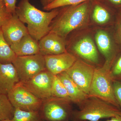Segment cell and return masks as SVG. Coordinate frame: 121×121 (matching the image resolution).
Here are the masks:
<instances>
[{"label":"cell","mask_w":121,"mask_h":121,"mask_svg":"<svg viewBox=\"0 0 121 121\" xmlns=\"http://www.w3.org/2000/svg\"><path fill=\"white\" fill-rule=\"evenodd\" d=\"M59 13L58 8L48 12L41 11L29 0H21L16 9L19 19L27 25L29 34L38 42L50 32L51 24Z\"/></svg>","instance_id":"1"},{"label":"cell","mask_w":121,"mask_h":121,"mask_svg":"<svg viewBox=\"0 0 121 121\" xmlns=\"http://www.w3.org/2000/svg\"><path fill=\"white\" fill-rule=\"evenodd\" d=\"M90 0L63 7L57 19L51 25L50 32L54 33L63 38L66 37L72 31L84 24L90 13Z\"/></svg>","instance_id":"2"},{"label":"cell","mask_w":121,"mask_h":121,"mask_svg":"<svg viewBox=\"0 0 121 121\" xmlns=\"http://www.w3.org/2000/svg\"><path fill=\"white\" fill-rule=\"evenodd\" d=\"M79 110L73 111V121H99L121 114V110L98 98L89 96L78 105Z\"/></svg>","instance_id":"3"},{"label":"cell","mask_w":121,"mask_h":121,"mask_svg":"<svg viewBox=\"0 0 121 121\" xmlns=\"http://www.w3.org/2000/svg\"><path fill=\"white\" fill-rule=\"evenodd\" d=\"M111 62L95 68L89 96L98 98L121 109L115 97L111 71Z\"/></svg>","instance_id":"4"},{"label":"cell","mask_w":121,"mask_h":121,"mask_svg":"<svg viewBox=\"0 0 121 121\" xmlns=\"http://www.w3.org/2000/svg\"><path fill=\"white\" fill-rule=\"evenodd\" d=\"M12 64L17 71L20 82L22 83L46 69L44 56L40 54L17 56Z\"/></svg>","instance_id":"5"},{"label":"cell","mask_w":121,"mask_h":121,"mask_svg":"<svg viewBox=\"0 0 121 121\" xmlns=\"http://www.w3.org/2000/svg\"><path fill=\"white\" fill-rule=\"evenodd\" d=\"M71 102L52 97L43 100L39 112L44 121H66L71 119Z\"/></svg>","instance_id":"6"},{"label":"cell","mask_w":121,"mask_h":121,"mask_svg":"<svg viewBox=\"0 0 121 121\" xmlns=\"http://www.w3.org/2000/svg\"><path fill=\"white\" fill-rule=\"evenodd\" d=\"M15 108L27 111H39L43 101L34 95L21 82L7 94Z\"/></svg>","instance_id":"7"},{"label":"cell","mask_w":121,"mask_h":121,"mask_svg":"<svg viewBox=\"0 0 121 121\" xmlns=\"http://www.w3.org/2000/svg\"><path fill=\"white\" fill-rule=\"evenodd\" d=\"M95 69L92 65L77 59L65 72L80 89L89 95Z\"/></svg>","instance_id":"8"},{"label":"cell","mask_w":121,"mask_h":121,"mask_svg":"<svg viewBox=\"0 0 121 121\" xmlns=\"http://www.w3.org/2000/svg\"><path fill=\"white\" fill-rule=\"evenodd\" d=\"M54 76L46 69L28 82L22 83L34 95L43 101L52 97V88Z\"/></svg>","instance_id":"9"},{"label":"cell","mask_w":121,"mask_h":121,"mask_svg":"<svg viewBox=\"0 0 121 121\" xmlns=\"http://www.w3.org/2000/svg\"><path fill=\"white\" fill-rule=\"evenodd\" d=\"M1 28L5 39L10 46L16 43L29 34L27 27L16 13L12 15Z\"/></svg>","instance_id":"10"},{"label":"cell","mask_w":121,"mask_h":121,"mask_svg":"<svg viewBox=\"0 0 121 121\" xmlns=\"http://www.w3.org/2000/svg\"><path fill=\"white\" fill-rule=\"evenodd\" d=\"M44 56L46 69L54 75L67 70L77 59L68 52Z\"/></svg>","instance_id":"11"},{"label":"cell","mask_w":121,"mask_h":121,"mask_svg":"<svg viewBox=\"0 0 121 121\" xmlns=\"http://www.w3.org/2000/svg\"><path fill=\"white\" fill-rule=\"evenodd\" d=\"M39 54L44 56L58 55L68 52L63 37L50 32L39 41Z\"/></svg>","instance_id":"12"},{"label":"cell","mask_w":121,"mask_h":121,"mask_svg":"<svg viewBox=\"0 0 121 121\" xmlns=\"http://www.w3.org/2000/svg\"><path fill=\"white\" fill-rule=\"evenodd\" d=\"M20 82L17 71L12 63H0V94L7 95Z\"/></svg>","instance_id":"13"},{"label":"cell","mask_w":121,"mask_h":121,"mask_svg":"<svg viewBox=\"0 0 121 121\" xmlns=\"http://www.w3.org/2000/svg\"><path fill=\"white\" fill-rule=\"evenodd\" d=\"M10 46L17 56L39 54V42L29 34L25 35L19 41Z\"/></svg>","instance_id":"14"},{"label":"cell","mask_w":121,"mask_h":121,"mask_svg":"<svg viewBox=\"0 0 121 121\" xmlns=\"http://www.w3.org/2000/svg\"><path fill=\"white\" fill-rule=\"evenodd\" d=\"M74 51L88 61L97 63L98 62V54L92 40L85 37L78 41L73 47Z\"/></svg>","instance_id":"15"},{"label":"cell","mask_w":121,"mask_h":121,"mask_svg":"<svg viewBox=\"0 0 121 121\" xmlns=\"http://www.w3.org/2000/svg\"><path fill=\"white\" fill-rule=\"evenodd\" d=\"M64 85L72 102L78 105L84 101L89 95L85 94L66 72L56 75Z\"/></svg>","instance_id":"16"},{"label":"cell","mask_w":121,"mask_h":121,"mask_svg":"<svg viewBox=\"0 0 121 121\" xmlns=\"http://www.w3.org/2000/svg\"><path fill=\"white\" fill-rule=\"evenodd\" d=\"M95 39L99 49L107 59V61H111L112 46L108 34L104 31H99L95 35Z\"/></svg>","instance_id":"17"},{"label":"cell","mask_w":121,"mask_h":121,"mask_svg":"<svg viewBox=\"0 0 121 121\" xmlns=\"http://www.w3.org/2000/svg\"><path fill=\"white\" fill-rule=\"evenodd\" d=\"M94 3H91L90 7L92 8V17L97 23L102 24L108 22L110 18V13L108 9L99 1L94 0Z\"/></svg>","instance_id":"18"},{"label":"cell","mask_w":121,"mask_h":121,"mask_svg":"<svg viewBox=\"0 0 121 121\" xmlns=\"http://www.w3.org/2000/svg\"><path fill=\"white\" fill-rule=\"evenodd\" d=\"M17 56L5 39L0 29V63L4 64L12 63Z\"/></svg>","instance_id":"19"},{"label":"cell","mask_w":121,"mask_h":121,"mask_svg":"<svg viewBox=\"0 0 121 121\" xmlns=\"http://www.w3.org/2000/svg\"><path fill=\"white\" fill-rule=\"evenodd\" d=\"M15 110L7 95L0 94V121L6 119L12 120Z\"/></svg>","instance_id":"20"},{"label":"cell","mask_w":121,"mask_h":121,"mask_svg":"<svg viewBox=\"0 0 121 121\" xmlns=\"http://www.w3.org/2000/svg\"><path fill=\"white\" fill-rule=\"evenodd\" d=\"M52 97L65 99L72 102L67 91L57 75H54L52 88Z\"/></svg>","instance_id":"21"},{"label":"cell","mask_w":121,"mask_h":121,"mask_svg":"<svg viewBox=\"0 0 121 121\" xmlns=\"http://www.w3.org/2000/svg\"><path fill=\"white\" fill-rule=\"evenodd\" d=\"M12 121H43L39 111H27L15 108Z\"/></svg>","instance_id":"22"},{"label":"cell","mask_w":121,"mask_h":121,"mask_svg":"<svg viewBox=\"0 0 121 121\" xmlns=\"http://www.w3.org/2000/svg\"><path fill=\"white\" fill-rule=\"evenodd\" d=\"M90 0H53L51 3L43 7L46 11H50L55 9L69 5H75Z\"/></svg>","instance_id":"23"},{"label":"cell","mask_w":121,"mask_h":121,"mask_svg":"<svg viewBox=\"0 0 121 121\" xmlns=\"http://www.w3.org/2000/svg\"><path fill=\"white\" fill-rule=\"evenodd\" d=\"M12 14L7 11L5 4L2 0H0V29L5 22L8 19Z\"/></svg>","instance_id":"24"},{"label":"cell","mask_w":121,"mask_h":121,"mask_svg":"<svg viewBox=\"0 0 121 121\" xmlns=\"http://www.w3.org/2000/svg\"><path fill=\"white\" fill-rule=\"evenodd\" d=\"M111 71L113 80L121 81V56Z\"/></svg>","instance_id":"25"},{"label":"cell","mask_w":121,"mask_h":121,"mask_svg":"<svg viewBox=\"0 0 121 121\" xmlns=\"http://www.w3.org/2000/svg\"><path fill=\"white\" fill-rule=\"evenodd\" d=\"M113 87L115 99L121 108V81L113 80Z\"/></svg>","instance_id":"26"},{"label":"cell","mask_w":121,"mask_h":121,"mask_svg":"<svg viewBox=\"0 0 121 121\" xmlns=\"http://www.w3.org/2000/svg\"><path fill=\"white\" fill-rule=\"evenodd\" d=\"M4 2L7 11L11 14H16V0H2Z\"/></svg>","instance_id":"27"},{"label":"cell","mask_w":121,"mask_h":121,"mask_svg":"<svg viewBox=\"0 0 121 121\" xmlns=\"http://www.w3.org/2000/svg\"><path fill=\"white\" fill-rule=\"evenodd\" d=\"M108 3L115 6L121 5V0H105Z\"/></svg>","instance_id":"28"},{"label":"cell","mask_w":121,"mask_h":121,"mask_svg":"<svg viewBox=\"0 0 121 121\" xmlns=\"http://www.w3.org/2000/svg\"><path fill=\"white\" fill-rule=\"evenodd\" d=\"M53 0H41V4L43 7H46L53 1Z\"/></svg>","instance_id":"29"},{"label":"cell","mask_w":121,"mask_h":121,"mask_svg":"<svg viewBox=\"0 0 121 121\" xmlns=\"http://www.w3.org/2000/svg\"><path fill=\"white\" fill-rule=\"evenodd\" d=\"M105 121H121V114L116 117L111 118L110 119H108Z\"/></svg>","instance_id":"30"},{"label":"cell","mask_w":121,"mask_h":121,"mask_svg":"<svg viewBox=\"0 0 121 121\" xmlns=\"http://www.w3.org/2000/svg\"><path fill=\"white\" fill-rule=\"evenodd\" d=\"M12 121V120H10V119H6V120H2V121Z\"/></svg>","instance_id":"31"},{"label":"cell","mask_w":121,"mask_h":121,"mask_svg":"<svg viewBox=\"0 0 121 121\" xmlns=\"http://www.w3.org/2000/svg\"></svg>","instance_id":"32"},{"label":"cell","mask_w":121,"mask_h":121,"mask_svg":"<svg viewBox=\"0 0 121 121\" xmlns=\"http://www.w3.org/2000/svg\"><path fill=\"white\" fill-rule=\"evenodd\" d=\"M69 121V120H68V121Z\"/></svg>","instance_id":"33"}]
</instances>
